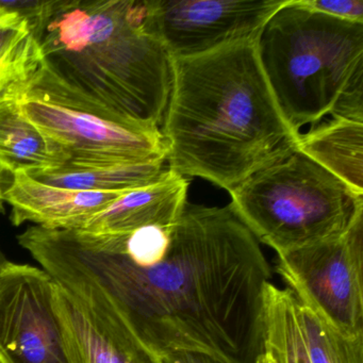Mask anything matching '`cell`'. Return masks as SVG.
Here are the masks:
<instances>
[{
	"instance_id": "obj_1",
	"label": "cell",
	"mask_w": 363,
	"mask_h": 363,
	"mask_svg": "<svg viewBox=\"0 0 363 363\" xmlns=\"http://www.w3.org/2000/svg\"><path fill=\"white\" fill-rule=\"evenodd\" d=\"M18 242L59 284L161 358L264 354L263 293L272 269L228 206L186 203L172 226L130 233L30 226Z\"/></svg>"
},
{
	"instance_id": "obj_2",
	"label": "cell",
	"mask_w": 363,
	"mask_h": 363,
	"mask_svg": "<svg viewBox=\"0 0 363 363\" xmlns=\"http://www.w3.org/2000/svg\"><path fill=\"white\" fill-rule=\"evenodd\" d=\"M160 131L171 171L228 192L292 154L301 135L276 103L256 40L172 59L171 93Z\"/></svg>"
},
{
	"instance_id": "obj_3",
	"label": "cell",
	"mask_w": 363,
	"mask_h": 363,
	"mask_svg": "<svg viewBox=\"0 0 363 363\" xmlns=\"http://www.w3.org/2000/svg\"><path fill=\"white\" fill-rule=\"evenodd\" d=\"M146 0H50L33 28L44 67L67 88L147 129L162 126L172 59Z\"/></svg>"
},
{
	"instance_id": "obj_4",
	"label": "cell",
	"mask_w": 363,
	"mask_h": 363,
	"mask_svg": "<svg viewBox=\"0 0 363 363\" xmlns=\"http://www.w3.org/2000/svg\"><path fill=\"white\" fill-rule=\"evenodd\" d=\"M263 73L289 126L299 133L330 116L363 84V24L346 22L288 0L256 40Z\"/></svg>"
},
{
	"instance_id": "obj_5",
	"label": "cell",
	"mask_w": 363,
	"mask_h": 363,
	"mask_svg": "<svg viewBox=\"0 0 363 363\" xmlns=\"http://www.w3.org/2000/svg\"><path fill=\"white\" fill-rule=\"evenodd\" d=\"M229 194L233 213L277 255L341 235L363 216V195L297 148Z\"/></svg>"
},
{
	"instance_id": "obj_6",
	"label": "cell",
	"mask_w": 363,
	"mask_h": 363,
	"mask_svg": "<svg viewBox=\"0 0 363 363\" xmlns=\"http://www.w3.org/2000/svg\"><path fill=\"white\" fill-rule=\"evenodd\" d=\"M27 118L67 156V161H167L158 129L133 124L61 84L43 67L18 96Z\"/></svg>"
},
{
	"instance_id": "obj_7",
	"label": "cell",
	"mask_w": 363,
	"mask_h": 363,
	"mask_svg": "<svg viewBox=\"0 0 363 363\" xmlns=\"http://www.w3.org/2000/svg\"><path fill=\"white\" fill-rule=\"evenodd\" d=\"M276 272L331 328L363 335V216L341 235L277 255Z\"/></svg>"
},
{
	"instance_id": "obj_8",
	"label": "cell",
	"mask_w": 363,
	"mask_h": 363,
	"mask_svg": "<svg viewBox=\"0 0 363 363\" xmlns=\"http://www.w3.org/2000/svg\"><path fill=\"white\" fill-rule=\"evenodd\" d=\"M288 0H146L147 27L171 59L255 41Z\"/></svg>"
},
{
	"instance_id": "obj_9",
	"label": "cell",
	"mask_w": 363,
	"mask_h": 363,
	"mask_svg": "<svg viewBox=\"0 0 363 363\" xmlns=\"http://www.w3.org/2000/svg\"><path fill=\"white\" fill-rule=\"evenodd\" d=\"M54 278L10 262L0 274V363H75L55 305Z\"/></svg>"
},
{
	"instance_id": "obj_10",
	"label": "cell",
	"mask_w": 363,
	"mask_h": 363,
	"mask_svg": "<svg viewBox=\"0 0 363 363\" xmlns=\"http://www.w3.org/2000/svg\"><path fill=\"white\" fill-rule=\"evenodd\" d=\"M55 305L75 363H163L124 326L92 309L57 281Z\"/></svg>"
},
{
	"instance_id": "obj_11",
	"label": "cell",
	"mask_w": 363,
	"mask_h": 363,
	"mask_svg": "<svg viewBox=\"0 0 363 363\" xmlns=\"http://www.w3.org/2000/svg\"><path fill=\"white\" fill-rule=\"evenodd\" d=\"M123 192H90L48 186L26 173L12 175L4 189V201L11 206L14 226L33 223L52 229L78 228L84 220L111 205Z\"/></svg>"
},
{
	"instance_id": "obj_12",
	"label": "cell",
	"mask_w": 363,
	"mask_h": 363,
	"mask_svg": "<svg viewBox=\"0 0 363 363\" xmlns=\"http://www.w3.org/2000/svg\"><path fill=\"white\" fill-rule=\"evenodd\" d=\"M188 190L189 180L169 169L161 179L125 193L75 229L123 233L154 225L172 226L188 203Z\"/></svg>"
},
{
	"instance_id": "obj_13",
	"label": "cell",
	"mask_w": 363,
	"mask_h": 363,
	"mask_svg": "<svg viewBox=\"0 0 363 363\" xmlns=\"http://www.w3.org/2000/svg\"><path fill=\"white\" fill-rule=\"evenodd\" d=\"M296 148L363 195V121L331 118L299 135Z\"/></svg>"
},
{
	"instance_id": "obj_14",
	"label": "cell",
	"mask_w": 363,
	"mask_h": 363,
	"mask_svg": "<svg viewBox=\"0 0 363 363\" xmlns=\"http://www.w3.org/2000/svg\"><path fill=\"white\" fill-rule=\"evenodd\" d=\"M167 161L86 162L67 161L60 167L30 172L33 179L58 188L90 192L133 191L161 179L169 171Z\"/></svg>"
},
{
	"instance_id": "obj_15",
	"label": "cell",
	"mask_w": 363,
	"mask_h": 363,
	"mask_svg": "<svg viewBox=\"0 0 363 363\" xmlns=\"http://www.w3.org/2000/svg\"><path fill=\"white\" fill-rule=\"evenodd\" d=\"M62 148L25 116L18 99L0 101V165L12 175L67 162Z\"/></svg>"
},
{
	"instance_id": "obj_16",
	"label": "cell",
	"mask_w": 363,
	"mask_h": 363,
	"mask_svg": "<svg viewBox=\"0 0 363 363\" xmlns=\"http://www.w3.org/2000/svg\"><path fill=\"white\" fill-rule=\"evenodd\" d=\"M263 345L275 363H311L290 289L271 282L263 293Z\"/></svg>"
},
{
	"instance_id": "obj_17",
	"label": "cell",
	"mask_w": 363,
	"mask_h": 363,
	"mask_svg": "<svg viewBox=\"0 0 363 363\" xmlns=\"http://www.w3.org/2000/svg\"><path fill=\"white\" fill-rule=\"evenodd\" d=\"M43 57L27 21L0 25V101L18 99L43 67Z\"/></svg>"
},
{
	"instance_id": "obj_18",
	"label": "cell",
	"mask_w": 363,
	"mask_h": 363,
	"mask_svg": "<svg viewBox=\"0 0 363 363\" xmlns=\"http://www.w3.org/2000/svg\"><path fill=\"white\" fill-rule=\"evenodd\" d=\"M296 298V297H295ZM297 313L311 363H363V335L348 337L297 301Z\"/></svg>"
},
{
	"instance_id": "obj_19",
	"label": "cell",
	"mask_w": 363,
	"mask_h": 363,
	"mask_svg": "<svg viewBox=\"0 0 363 363\" xmlns=\"http://www.w3.org/2000/svg\"><path fill=\"white\" fill-rule=\"evenodd\" d=\"M297 4L331 18L363 24L362 0H297Z\"/></svg>"
},
{
	"instance_id": "obj_20",
	"label": "cell",
	"mask_w": 363,
	"mask_h": 363,
	"mask_svg": "<svg viewBox=\"0 0 363 363\" xmlns=\"http://www.w3.org/2000/svg\"><path fill=\"white\" fill-rule=\"evenodd\" d=\"M163 363H220L207 354L199 352H172L162 358Z\"/></svg>"
},
{
	"instance_id": "obj_21",
	"label": "cell",
	"mask_w": 363,
	"mask_h": 363,
	"mask_svg": "<svg viewBox=\"0 0 363 363\" xmlns=\"http://www.w3.org/2000/svg\"><path fill=\"white\" fill-rule=\"evenodd\" d=\"M18 16L16 13H11V12L6 11L5 9L0 7V25L7 24V23L14 22L18 20Z\"/></svg>"
},
{
	"instance_id": "obj_22",
	"label": "cell",
	"mask_w": 363,
	"mask_h": 363,
	"mask_svg": "<svg viewBox=\"0 0 363 363\" xmlns=\"http://www.w3.org/2000/svg\"><path fill=\"white\" fill-rule=\"evenodd\" d=\"M4 169L0 165V212L5 211V208H4V186H3V175H4Z\"/></svg>"
},
{
	"instance_id": "obj_23",
	"label": "cell",
	"mask_w": 363,
	"mask_h": 363,
	"mask_svg": "<svg viewBox=\"0 0 363 363\" xmlns=\"http://www.w3.org/2000/svg\"><path fill=\"white\" fill-rule=\"evenodd\" d=\"M10 262H11V261L8 260L3 250H0V274L3 273L4 269L8 267Z\"/></svg>"
},
{
	"instance_id": "obj_24",
	"label": "cell",
	"mask_w": 363,
	"mask_h": 363,
	"mask_svg": "<svg viewBox=\"0 0 363 363\" xmlns=\"http://www.w3.org/2000/svg\"><path fill=\"white\" fill-rule=\"evenodd\" d=\"M255 363H275V361L273 360L271 356L267 352L259 356V358L255 361Z\"/></svg>"
}]
</instances>
